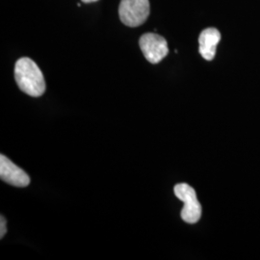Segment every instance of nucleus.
Listing matches in <instances>:
<instances>
[{
    "label": "nucleus",
    "mask_w": 260,
    "mask_h": 260,
    "mask_svg": "<svg viewBox=\"0 0 260 260\" xmlns=\"http://www.w3.org/2000/svg\"><path fill=\"white\" fill-rule=\"evenodd\" d=\"M220 41L221 33L216 28H207L201 33L199 38V51L204 59L207 61L213 60Z\"/></svg>",
    "instance_id": "423d86ee"
},
{
    "label": "nucleus",
    "mask_w": 260,
    "mask_h": 260,
    "mask_svg": "<svg viewBox=\"0 0 260 260\" xmlns=\"http://www.w3.org/2000/svg\"><path fill=\"white\" fill-rule=\"evenodd\" d=\"M140 48L151 64H158L169 53L167 41L157 34L147 33L140 38Z\"/></svg>",
    "instance_id": "20e7f679"
},
{
    "label": "nucleus",
    "mask_w": 260,
    "mask_h": 260,
    "mask_svg": "<svg viewBox=\"0 0 260 260\" xmlns=\"http://www.w3.org/2000/svg\"><path fill=\"white\" fill-rule=\"evenodd\" d=\"M15 79L19 89L30 96H41L46 92V82L37 64L27 57L20 58L15 66Z\"/></svg>",
    "instance_id": "f257e3e1"
},
{
    "label": "nucleus",
    "mask_w": 260,
    "mask_h": 260,
    "mask_svg": "<svg viewBox=\"0 0 260 260\" xmlns=\"http://www.w3.org/2000/svg\"><path fill=\"white\" fill-rule=\"evenodd\" d=\"M1 223H0V229H1V231H0V238H3L4 237V235L6 234L7 233V229H6V219L3 217V216H1Z\"/></svg>",
    "instance_id": "0eeeda50"
},
{
    "label": "nucleus",
    "mask_w": 260,
    "mask_h": 260,
    "mask_svg": "<svg viewBox=\"0 0 260 260\" xmlns=\"http://www.w3.org/2000/svg\"><path fill=\"white\" fill-rule=\"evenodd\" d=\"M175 195L184 203L180 216L182 220L188 223H198L202 217V205L199 203L197 193L193 187L186 183L175 186Z\"/></svg>",
    "instance_id": "7ed1b4c3"
},
{
    "label": "nucleus",
    "mask_w": 260,
    "mask_h": 260,
    "mask_svg": "<svg viewBox=\"0 0 260 260\" xmlns=\"http://www.w3.org/2000/svg\"><path fill=\"white\" fill-rule=\"evenodd\" d=\"M0 178L16 187H26L30 183L27 174L3 154L0 155Z\"/></svg>",
    "instance_id": "39448f33"
},
{
    "label": "nucleus",
    "mask_w": 260,
    "mask_h": 260,
    "mask_svg": "<svg viewBox=\"0 0 260 260\" xmlns=\"http://www.w3.org/2000/svg\"><path fill=\"white\" fill-rule=\"evenodd\" d=\"M95 1H99V0H82V2L84 3H91V2H95Z\"/></svg>",
    "instance_id": "6e6552de"
},
{
    "label": "nucleus",
    "mask_w": 260,
    "mask_h": 260,
    "mask_svg": "<svg viewBox=\"0 0 260 260\" xmlns=\"http://www.w3.org/2000/svg\"><path fill=\"white\" fill-rule=\"evenodd\" d=\"M149 0H121L119 6L121 22L129 27L142 25L149 18Z\"/></svg>",
    "instance_id": "f03ea898"
}]
</instances>
